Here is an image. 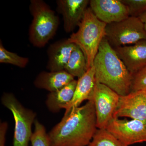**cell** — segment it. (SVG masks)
<instances>
[{"mask_svg":"<svg viewBox=\"0 0 146 146\" xmlns=\"http://www.w3.org/2000/svg\"><path fill=\"white\" fill-rule=\"evenodd\" d=\"M98 128L94 102L65 111L49 132L50 146H87Z\"/></svg>","mask_w":146,"mask_h":146,"instance_id":"obj_1","label":"cell"},{"mask_svg":"<svg viewBox=\"0 0 146 146\" xmlns=\"http://www.w3.org/2000/svg\"><path fill=\"white\" fill-rule=\"evenodd\" d=\"M93 66L97 82L108 86L120 96L130 93L133 76L106 37L100 45Z\"/></svg>","mask_w":146,"mask_h":146,"instance_id":"obj_2","label":"cell"},{"mask_svg":"<svg viewBox=\"0 0 146 146\" xmlns=\"http://www.w3.org/2000/svg\"><path fill=\"white\" fill-rule=\"evenodd\" d=\"M106 24L100 21L90 7L85 11L78 30L68 40L79 47L86 58L87 69L92 67L100 45L105 37Z\"/></svg>","mask_w":146,"mask_h":146,"instance_id":"obj_3","label":"cell"},{"mask_svg":"<svg viewBox=\"0 0 146 146\" xmlns=\"http://www.w3.org/2000/svg\"><path fill=\"white\" fill-rule=\"evenodd\" d=\"M29 9L33 16L29 40L34 46L43 48L56 34L60 23L59 17L42 0H31Z\"/></svg>","mask_w":146,"mask_h":146,"instance_id":"obj_4","label":"cell"},{"mask_svg":"<svg viewBox=\"0 0 146 146\" xmlns=\"http://www.w3.org/2000/svg\"><path fill=\"white\" fill-rule=\"evenodd\" d=\"M1 100L12 113L15 121L13 146H29L36 114L23 106L12 93H4Z\"/></svg>","mask_w":146,"mask_h":146,"instance_id":"obj_5","label":"cell"},{"mask_svg":"<svg viewBox=\"0 0 146 146\" xmlns=\"http://www.w3.org/2000/svg\"><path fill=\"white\" fill-rule=\"evenodd\" d=\"M105 37L113 48L134 44L146 40L145 24L139 17L129 16L120 22L106 25Z\"/></svg>","mask_w":146,"mask_h":146,"instance_id":"obj_6","label":"cell"},{"mask_svg":"<svg viewBox=\"0 0 146 146\" xmlns=\"http://www.w3.org/2000/svg\"><path fill=\"white\" fill-rule=\"evenodd\" d=\"M120 96L112 89L97 82L94 89V102L98 129H106L114 117L117 108Z\"/></svg>","mask_w":146,"mask_h":146,"instance_id":"obj_7","label":"cell"},{"mask_svg":"<svg viewBox=\"0 0 146 146\" xmlns=\"http://www.w3.org/2000/svg\"><path fill=\"white\" fill-rule=\"evenodd\" d=\"M106 129L127 146L146 142V123L139 120L113 117Z\"/></svg>","mask_w":146,"mask_h":146,"instance_id":"obj_8","label":"cell"},{"mask_svg":"<svg viewBox=\"0 0 146 146\" xmlns=\"http://www.w3.org/2000/svg\"><path fill=\"white\" fill-rule=\"evenodd\" d=\"M128 117L146 123V90L130 92L120 96L114 117Z\"/></svg>","mask_w":146,"mask_h":146,"instance_id":"obj_9","label":"cell"},{"mask_svg":"<svg viewBox=\"0 0 146 146\" xmlns=\"http://www.w3.org/2000/svg\"><path fill=\"white\" fill-rule=\"evenodd\" d=\"M89 5L97 18L106 25L130 16L127 6L121 0H91Z\"/></svg>","mask_w":146,"mask_h":146,"instance_id":"obj_10","label":"cell"},{"mask_svg":"<svg viewBox=\"0 0 146 146\" xmlns=\"http://www.w3.org/2000/svg\"><path fill=\"white\" fill-rule=\"evenodd\" d=\"M89 0H57L56 10L63 17L65 32L74 31L81 22L88 8Z\"/></svg>","mask_w":146,"mask_h":146,"instance_id":"obj_11","label":"cell"},{"mask_svg":"<svg viewBox=\"0 0 146 146\" xmlns=\"http://www.w3.org/2000/svg\"><path fill=\"white\" fill-rule=\"evenodd\" d=\"M113 48L131 74L146 66V40Z\"/></svg>","mask_w":146,"mask_h":146,"instance_id":"obj_12","label":"cell"},{"mask_svg":"<svg viewBox=\"0 0 146 146\" xmlns=\"http://www.w3.org/2000/svg\"><path fill=\"white\" fill-rule=\"evenodd\" d=\"M75 46L68 39H61L50 45L47 50V69L50 72L64 70Z\"/></svg>","mask_w":146,"mask_h":146,"instance_id":"obj_13","label":"cell"},{"mask_svg":"<svg viewBox=\"0 0 146 146\" xmlns=\"http://www.w3.org/2000/svg\"><path fill=\"white\" fill-rule=\"evenodd\" d=\"M77 84L72 99L64 107L65 111L80 106L85 100L93 101L94 89L96 83L94 66L87 70L82 76L77 80Z\"/></svg>","mask_w":146,"mask_h":146,"instance_id":"obj_14","label":"cell"},{"mask_svg":"<svg viewBox=\"0 0 146 146\" xmlns=\"http://www.w3.org/2000/svg\"><path fill=\"white\" fill-rule=\"evenodd\" d=\"M75 80L74 77L64 70L47 72L43 71L35 80V86L38 89L52 92L61 89Z\"/></svg>","mask_w":146,"mask_h":146,"instance_id":"obj_15","label":"cell"},{"mask_svg":"<svg viewBox=\"0 0 146 146\" xmlns=\"http://www.w3.org/2000/svg\"><path fill=\"white\" fill-rule=\"evenodd\" d=\"M77 80H74L57 91L48 94L46 104L48 109L53 113H56L64 108L72 99Z\"/></svg>","mask_w":146,"mask_h":146,"instance_id":"obj_16","label":"cell"},{"mask_svg":"<svg viewBox=\"0 0 146 146\" xmlns=\"http://www.w3.org/2000/svg\"><path fill=\"white\" fill-rule=\"evenodd\" d=\"M65 70L74 77L78 78L87 70L86 58L82 51L77 45L71 54Z\"/></svg>","mask_w":146,"mask_h":146,"instance_id":"obj_17","label":"cell"},{"mask_svg":"<svg viewBox=\"0 0 146 146\" xmlns=\"http://www.w3.org/2000/svg\"><path fill=\"white\" fill-rule=\"evenodd\" d=\"M87 146H127L120 142L106 129H98Z\"/></svg>","mask_w":146,"mask_h":146,"instance_id":"obj_18","label":"cell"},{"mask_svg":"<svg viewBox=\"0 0 146 146\" xmlns=\"http://www.w3.org/2000/svg\"><path fill=\"white\" fill-rule=\"evenodd\" d=\"M29 58L18 55L16 53L9 51L4 48L1 40L0 41V63L15 65L25 68L29 63Z\"/></svg>","mask_w":146,"mask_h":146,"instance_id":"obj_19","label":"cell"},{"mask_svg":"<svg viewBox=\"0 0 146 146\" xmlns=\"http://www.w3.org/2000/svg\"><path fill=\"white\" fill-rule=\"evenodd\" d=\"M127 6L129 16L139 17L146 11V0H121Z\"/></svg>","mask_w":146,"mask_h":146,"instance_id":"obj_20","label":"cell"},{"mask_svg":"<svg viewBox=\"0 0 146 146\" xmlns=\"http://www.w3.org/2000/svg\"><path fill=\"white\" fill-rule=\"evenodd\" d=\"M132 76L130 92L146 90V66Z\"/></svg>","mask_w":146,"mask_h":146,"instance_id":"obj_21","label":"cell"},{"mask_svg":"<svg viewBox=\"0 0 146 146\" xmlns=\"http://www.w3.org/2000/svg\"><path fill=\"white\" fill-rule=\"evenodd\" d=\"M32 146H50L48 136L44 133L35 134L31 139Z\"/></svg>","mask_w":146,"mask_h":146,"instance_id":"obj_22","label":"cell"},{"mask_svg":"<svg viewBox=\"0 0 146 146\" xmlns=\"http://www.w3.org/2000/svg\"><path fill=\"white\" fill-rule=\"evenodd\" d=\"M8 128V124L5 122H1L0 124V146H5V136Z\"/></svg>","mask_w":146,"mask_h":146,"instance_id":"obj_23","label":"cell"},{"mask_svg":"<svg viewBox=\"0 0 146 146\" xmlns=\"http://www.w3.org/2000/svg\"><path fill=\"white\" fill-rule=\"evenodd\" d=\"M139 18L144 23H146V11L139 16Z\"/></svg>","mask_w":146,"mask_h":146,"instance_id":"obj_24","label":"cell"},{"mask_svg":"<svg viewBox=\"0 0 146 146\" xmlns=\"http://www.w3.org/2000/svg\"><path fill=\"white\" fill-rule=\"evenodd\" d=\"M145 24V30L146 31V23H144Z\"/></svg>","mask_w":146,"mask_h":146,"instance_id":"obj_25","label":"cell"}]
</instances>
